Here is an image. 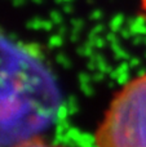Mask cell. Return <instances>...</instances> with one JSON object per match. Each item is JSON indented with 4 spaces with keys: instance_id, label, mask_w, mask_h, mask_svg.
<instances>
[{
    "instance_id": "3",
    "label": "cell",
    "mask_w": 146,
    "mask_h": 147,
    "mask_svg": "<svg viewBox=\"0 0 146 147\" xmlns=\"http://www.w3.org/2000/svg\"><path fill=\"white\" fill-rule=\"evenodd\" d=\"M13 147H67V146H62V145H56V143H51L48 141L43 140L41 137H35L32 140L25 141L22 143L13 146Z\"/></svg>"
},
{
    "instance_id": "2",
    "label": "cell",
    "mask_w": 146,
    "mask_h": 147,
    "mask_svg": "<svg viewBox=\"0 0 146 147\" xmlns=\"http://www.w3.org/2000/svg\"><path fill=\"white\" fill-rule=\"evenodd\" d=\"M96 147H146V72L113 97L95 134Z\"/></svg>"
},
{
    "instance_id": "4",
    "label": "cell",
    "mask_w": 146,
    "mask_h": 147,
    "mask_svg": "<svg viewBox=\"0 0 146 147\" xmlns=\"http://www.w3.org/2000/svg\"><path fill=\"white\" fill-rule=\"evenodd\" d=\"M141 1V8H142V12L145 14V18H146V0H140Z\"/></svg>"
},
{
    "instance_id": "1",
    "label": "cell",
    "mask_w": 146,
    "mask_h": 147,
    "mask_svg": "<svg viewBox=\"0 0 146 147\" xmlns=\"http://www.w3.org/2000/svg\"><path fill=\"white\" fill-rule=\"evenodd\" d=\"M61 101L47 65L0 32V147L40 137L57 119Z\"/></svg>"
}]
</instances>
